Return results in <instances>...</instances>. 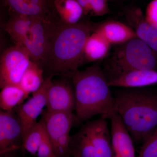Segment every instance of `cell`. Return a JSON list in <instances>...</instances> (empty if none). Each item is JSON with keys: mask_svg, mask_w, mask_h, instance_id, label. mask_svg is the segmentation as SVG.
<instances>
[{"mask_svg": "<svg viewBox=\"0 0 157 157\" xmlns=\"http://www.w3.org/2000/svg\"><path fill=\"white\" fill-rule=\"evenodd\" d=\"M97 24L86 19L72 25L58 20L51 40L49 50L43 66L48 76L69 77L83 64V53L88 37Z\"/></svg>", "mask_w": 157, "mask_h": 157, "instance_id": "1", "label": "cell"}, {"mask_svg": "<svg viewBox=\"0 0 157 157\" xmlns=\"http://www.w3.org/2000/svg\"><path fill=\"white\" fill-rule=\"evenodd\" d=\"M113 110L138 144L157 129V92L142 88H126L116 94Z\"/></svg>", "mask_w": 157, "mask_h": 157, "instance_id": "2", "label": "cell"}, {"mask_svg": "<svg viewBox=\"0 0 157 157\" xmlns=\"http://www.w3.org/2000/svg\"><path fill=\"white\" fill-rule=\"evenodd\" d=\"M74 90L76 115L79 122L100 114L105 117L114 108L113 96L104 71L95 64L74 71L69 76Z\"/></svg>", "mask_w": 157, "mask_h": 157, "instance_id": "3", "label": "cell"}, {"mask_svg": "<svg viewBox=\"0 0 157 157\" xmlns=\"http://www.w3.org/2000/svg\"><path fill=\"white\" fill-rule=\"evenodd\" d=\"M157 68V52L137 38L119 45L103 70L109 81L132 71Z\"/></svg>", "mask_w": 157, "mask_h": 157, "instance_id": "4", "label": "cell"}, {"mask_svg": "<svg viewBox=\"0 0 157 157\" xmlns=\"http://www.w3.org/2000/svg\"><path fill=\"white\" fill-rule=\"evenodd\" d=\"M107 119L101 116L88 121L71 136L70 152L73 157H113Z\"/></svg>", "mask_w": 157, "mask_h": 157, "instance_id": "5", "label": "cell"}, {"mask_svg": "<svg viewBox=\"0 0 157 157\" xmlns=\"http://www.w3.org/2000/svg\"><path fill=\"white\" fill-rule=\"evenodd\" d=\"M58 157L71 156L70 132L74 124L79 122L73 112H49L45 110L40 121Z\"/></svg>", "mask_w": 157, "mask_h": 157, "instance_id": "6", "label": "cell"}, {"mask_svg": "<svg viewBox=\"0 0 157 157\" xmlns=\"http://www.w3.org/2000/svg\"><path fill=\"white\" fill-rule=\"evenodd\" d=\"M58 18L49 20L36 17L30 31L21 44L27 51L32 61L43 68L46 60Z\"/></svg>", "mask_w": 157, "mask_h": 157, "instance_id": "7", "label": "cell"}, {"mask_svg": "<svg viewBox=\"0 0 157 157\" xmlns=\"http://www.w3.org/2000/svg\"><path fill=\"white\" fill-rule=\"evenodd\" d=\"M31 62L25 48L16 45L8 48L1 56L0 87L19 84L21 77Z\"/></svg>", "mask_w": 157, "mask_h": 157, "instance_id": "8", "label": "cell"}, {"mask_svg": "<svg viewBox=\"0 0 157 157\" xmlns=\"http://www.w3.org/2000/svg\"><path fill=\"white\" fill-rule=\"evenodd\" d=\"M52 80L46 93V110L49 112H73L75 108L74 88L70 78L62 76Z\"/></svg>", "mask_w": 157, "mask_h": 157, "instance_id": "9", "label": "cell"}, {"mask_svg": "<svg viewBox=\"0 0 157 157\" xmlns=\"http://www.w3.org/2000/svg\"><path fill=\"white\" fill-rule=\"evenodd\" d=\"M52 76L46 77L41 87L32 94L33 96L28 101L16 107V113L22 124V139L37 123V119L46 106V93Z\"/></svg>", "mask_w": 157, "mask_h": 157, "instance_id": "10", "label": "cell"}, {"mask_svg": "<svg viewBox=\"0 0 157 157\" xmlns=\"http://www.w3.org/2000/svg\"><path fill=\"white\" fill-rule=\"evenodd\" d=\"M22 124L13 110L0 112V152L1 155L15 150L21 147Z\"/></svg>", "mask_w": 157, "mask_h": 157, "instance_id": "11", "label": "cell"}, {"mask_svg": "<svg viewBox=\"0 0 157 157\" xmlns=\"http://www.w3.org/2000/svg\"><path fill=\"white\" fill-rule=\"evenodd\" d=\"M110 120L113 157H136L134 140L114 111L104 117Z\"/></svg>", "mask_w": 157, "mask_h": 157, "instance_id": "12", "label": "cell"}, {"mask_svg": "<svg viewBox=\"0 0 157 157\" xmlns=\"http://www.w3.org/2000/svg\"><path fill=\"white\" fill-rule=\"evenodd\" d=\"M128 25L135 30L137 38L157 52V27L147 21L141 9H127L125 13Z\"/></svg>", "mask_w": 157, "mask_h": 157, "instance_id": "13", "label": "cell"}, {"mask_svg": "<svg viewBox=\"0 0 157 157\" xmlns=\"http://www.w3.org/2000/svg\"><path fill=\"white\" fill-rule=\"evenodd\" d=\"M11 11L17 14L53 20L57 18L47 0H2Z\"/></svg>", "mask_w": 157, "mask_h": 157, "instance_id": "14", "label": "cell"}, {"mask_svg": "<svg viewBox=\"0 0 157 157\" xmlns=\"http://www.w3.org/2000/svg\"><path fill=\"white\" fill-rule=\"evenodd\" d=\"M94 32L101 35L111 45H121L137 38L135 30L128 25L112 20L97 24Z\"/></svg>", "mask_w": 157, "mask_h": 157, "instance_id": "15", "label": "cell"}, {"mask_svg": "<svg viewBox=\"0 0 157 157\" xmlns=\"http://www.w3.org/2000/svg\"><path fill=\"white\" fill-rule=\"evenodd\" d=\"M157 84V70L132 71L108 81L109 87L142 88Z\"/></svg>", "mask_w": 157, "mask_h": 157, "instance_id": "16", "label": "cell"}, {"mask_svg": "<svg viewBox=\"0 0 157 157\" xmlns=\"http://www.w3.org/2000/svg\"><path fill=\"white\" fill-rule=\"evenodd\" d=\"M53 9L58 19L66 25H76L85 16L83 9L76 0H54Z\"/></svg>", "mask_w": 157, "mask_h": 157, "instance_id": "17", "label": "cell"}, {"mask_svg": "<svg viewBox=\"0 0 157 157\" xmlns=\"http://www.w3.org/2000/svg\"><path fill=\"white\" fill-rule=\"evenodd\" d=\"M36 17L13 12L11 13L9 21L4 26V29L16 45H21L30 31Z\"/></svg>", "mask_w": 157, "mask_h": 157, "instance_id": "18", "label": "cell"}, {"mask_svg": "<svg viewBox=\"0 0 157 157\" xmlns=\"http://www.w3.org/2000/svg\"><path fill=\"white\" fill-rule=\"evenodd\" d=\"M111 44L100 34L94 32L88 37L85 45L83 63L101 60L107 56Z\"/></svg>", "mask_w": 157, "mask_h": 157, "instance_id": "19", "label": "cell"}, {"mask_svg": "<svg viewBox=\"0 0 157 157\" xmlns=\"http://www.w3.org/2000/svg\"><path fill=\"white\" fill-rule=\"evenodd\" d=\"M43 68L31 61L21 77L19 85L27 95L39 89L45 81Z\"/></svg>", "mask_w": 157, "mask_h": 157, "instance_id": "20", "label": "cell"}, {"mask_svg": "<svg viewBox=\"0 0 157 157\" xmlns=\"http://www.w3.org/2000/svg\"><path fill=\"white\" fill-rule=\"evenodd\" d=\"M0 107L4 111H11L22 104L28 98L19 84L9 85L1 89Z\"/></svg>", "mask_w": 157, "mask_h": 157, "instance_id": "21", "label": "cell"}, {"mask_svg": "<svg viewBox=\"0 0 157 157\" xmlns=\"http://www.w3.org/2000/svg\"><path fill=\"white\" fill-rule=\"evenodd\" d=\"M46 133L41 122H37L22 139V147L33 155L37 154Z\"/></svg>", "mask_w": 157, "mask_h": 157, "instance_id": "22", "label": "cell"}, {"mask_svg": "<svg viewBox=\"0 0 157 157\" xmlns=\"http://www.w3.org/2000/svg\"><path fill=\"white\" fill-rule=\"evenodd\" d=\"M137 157H157V129L142 144Z\"/></svg>", "mask_w": 157, "mask_h": 157, "instance_id": "23", "label": "cell"}, {"mask_svg": "<svg viewBox=\"0 0 157 157\" xmlns=\"http://www.w3.org/2000/svg\"><path fill=\"white\" fill-rule=\"evenodd\" d=\"M91 10V15L101 16L109 14L110 10L108 0H87Z\"/></svg>", "mask_w": 157, "mask_h": 157, "instance_id": "24", "label": "cell"}, {"mask_svg": "<svg viewBox=\"0 0 157 157\" xmlns=\"http://www.w3.org/2000/svg\"><path fill=\"white\" fill-rule=\"evenodd\" d=\"M36 155L38 157H58L55 154L52 144L47 134L39 146Z\"/></svg>", "mask_w": 157, "mask_h": 157, "instance_id": "25", "label": "cell"}, {"mask_svg": "<svg viewBox=\"0 0 157 157\" xmlns=\"http://www.w3.org/2000/svg\"><path fill=\"white\" fill-rule=\"evenodd\" d=\"M144 16L147 22L157 27V0H152L149 3Z\"/></svg>", "mask_w": 157, "mask_h": 157, "instance_id": "26", "label": "cell"}, {"mask_svg": "<svg viewBox=\"0 0 157 157\" xmlns=\"http://www.w3.org/2000/svg\"><path fill=\"white\" fill-rule=\"evenodd\" d=\"M83 9L85 15H91V10L87 0H76Z\"/></svg>", "mask_w": 157, "mask_h": 157, "instance_id": "27", "label": "cell"}, {"mask_svg": "<svg viewBox=\"0 0 157 157\" xmlns=\"http://www.w3.org/2000/svg\"><path fill=\"white\" fill-rule=\"evenodd\" d=\"M47 1H48V2L49 3V4H50V6H51V7H52V9H53L54 10L53 2L54 0H47Z\"/></svg>", "mask_w": 157, "mask_h": 157, "instance_id": "28", "label": "cell"}, {"mask_svg": "<svg viewBox=\"0 0 157 157\" xmlns=\"http://www.w3.org/2000/svg\"><path fill=\"white\" fill-rule=\"evenodd\" d=\"M72 157V156H70V157Z\"/></svg>", "mask_w": 157, "mask_h": 157, "instance_id": "29", "label": "cell"}, {"mask_svg": "<svg viewBox=\"0 0 157 157\" xmlns=\"http://www.w3.org/2000/svg\"><path fill=\"white\" fill-rule=\"evenodd\" d=\"M108 1H109V0H108Z\"/></svg>", "mask_w": 157, "mask_h": 157, "instance_id": "30", "label": "cell"}]
</instances>
